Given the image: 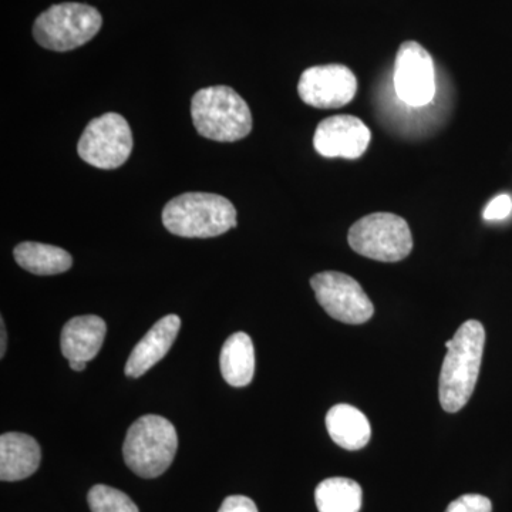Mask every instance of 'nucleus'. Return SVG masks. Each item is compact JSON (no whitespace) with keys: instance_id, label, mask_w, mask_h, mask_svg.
Masks as SVG:
<instances>
[{"instance_id":"1","label":"nucleus","mask_w":512,"mask_h":512,"mask_svg":"<svg viewBox=\"0 0 512 512\" xmlns=\"http://www.w3.org/2000/svg\"><path fill=\"white\" fill-rule=\"evenodd\" d=\"M485 330L478 320H467L456 335L447 340L439 379L441 407L447 413H457L473 396L483 360Z\"/></svg>"},{"instance_id":"2","label":"nucleus","mask_w":512,"mask_h":512,"mask_svg":"<svg viewBox=\"0 0 512 512\" xmlns=\"http://www.w3.org/2000/svg\"><path fill=\"white\" fill-rule=\"evenodd\" d=\"M164 227L183 238H214L237 227V210L228 198L185 192L165 204Z\"/></svg>"},{"instance_id":"3","label":"nucleus","mask_w":512,"mask_h":512,"mask_svg":"<svg viewBox=\"0 0 512 512\" xmlns=\"http://www.w3.org/2000/svg\"><path fill=\"white\" fill-rule=\"evenodd\" d=\"M191 117L200 136L222 143L242 140L252 130L247 101L228 86L198 90L192 97Z\"/></svg>"},{"instance_id":"4","label":"nucleus","mask_w":512,"mask_h":512,"mask_svg":"<svg viewBox=\"0 0 512 512\" xmlns=\"http://www.w3.org/2000/svg\"><path fill=\"white\" fill-rule=\"evenodd\" d=\"M177 450L178 436L173 423L147 414L128 429L123 456L127 467L138 477L156 478L170 468Z\"/></svg>"},{"instance_id":"5","label":"nucleus","mask_w":512,"mask_h":512,"mask_svg":"<svg viewBox=\"0 0 512 512\" xmlns=\"http://www.w3.org/2000/svg\"><path fill=\"white\" fill-rule=\"evenodd\" d=\"M99 10L83 3H60L43 12L33 25L36 42L53 52H69L86 45L100 32Z\"/></svg>"},{"instance_id":"6","label":"nucleus","mask_w":512,"mask_h":512,"mask_svg":"<svg viewBox=\"0 0 512 512\" xmlns=\"http://www.w3.org/2000/svg\"><path fill=\"white\" fill-rule=\"evenodd\" d=\"M348 241L357 254L380 262H399L410 255L413 235L399 215L375 212L350 228Z\"/></svg>"},{"instance_id":"7","label":"nucleus","mask_w":512,"mask_h":512,"mask_svg":"<svg viewBox=\"0 0 512 512\" xmlns=\"http://www.w3.org/2000/svg\"><path fill=\"white\" fill-rule=\"evenodd\" d=\"M133 151V133L127 120L117 113H106L87 124L77 144L84 163L100 170H116Z\"/></svg>"},{"instance_id":"8","label":"nucleus","mask_w":512,"mask_h":512,"mask_svg":"<svg viewBox=\"0 0 512 512\" xmlns=\"http://www.w3.org/2000/svg\"><path fill=\"white\" fill-rule=\"evenodd\" d=\"M319 305L333 319L348 325H360L372 319L375 306L362 286L342 272H320L311 279Z\"/></svg>"},{"instance_id":"9","label":"nucleus","mask_w":512,"mask_h":512,"mask_svg":"<svg viewBox=\"0 0 512 512\" xmlns=\"http://www.w3.org/2000/svg\"><path fill=\"white\" fill-rule=\"evenodd\" d=\"M394 90L403 103L423 107L436 94L433 57L417 42H404L397 52L393 73Z\"/></svg>"},{"instance_id":"10","label":"nucleus","mask_w":512,"mask_h":512,"mask_svg":"<svg viewBox=\"0 0 512 512\" xmlns=\"http://www.w3.org/2000/svg\"><path fill=\"white\" fill-rule=\"evenodd\" d=\"M298 93L303 103L316 109H340L355 99L357 79L343 64L313 66L302 73Z\"/></svg>"},{"instance_id":"11","label":"nucleus","mask_w":512,"mask_h":512,"mask_svg":"<svg viewBox=\"0 0 512 512\" xmlns=\"http://www.w3.org/2000/svg\"><path fill=\"white\" fill-rule=\"evenodd\" d=\"M372 140L369 127L355 116H333L320 121L313 136V147L326 158L362 157Z\"/></svg>"},{"instance_id":"12","label":"nucleus","mask_w":512,"mask_h":512,"mask_svg":"<svg viewBox=\"0 0 512 512\" xmlns=\"http://www.w3.org/2000/svg\"><path fill=\"white\" fill-rule=\"evenodd\" d=\"M181 328V319L177 315L164 316L156 325L148 330L136 348L128 356L124 373L128 377H140L147 373L161 359H164L168 350L173 346Z\"/></svg>"},{"instance_id":"13","label":"nucleus","mask_w":512,"mask_h":512,"mask_svg":"<svg viewBox=\"0 0 512 512\" xmlns=\"http://www.w3.org/2000/svg\"><path fill=\"white\" fill-rule=\"evenodd\" d=\"M42 460L39 443L23 433L0 437V480L22 481L36 473Z\"/></svg>"},{"instance_id":"14","label":"nucleus","mask_w":512,"mask_h":512,"mask_svg":"<svg viewBox=\"0 0 512 512\" xmlns=\"http://www.w3.org/2000/svg\"><path fill=\"white\" fill-rule=\"evenodd\" d=\"M107 325L99 316H76L63 326L60 348L67 360L90 362L100 352Z\"/></svg>"},{"instance_id":"15","label":"nucleus","mask_w":512,"mask_h":512,"mask_svg":"<svg viewBox=\"0 0 512 512\" xmlns=\"http://www.w3.org/2000/svg\"><path fill=\"white\" fill-rule=\"evenodd\" d=\"M330 439L345 450H360L369 443L372 427L365 414L350 404H336L326 414Z\"/></svg>"},{"instance_id":"16","label":"nucleus","mask_w":512,"mask_h":512,"mask_svg":"<svg viewBox=\"0 0 512 512\" xmlns=\"http://www.w3.org/2000/svg\"><path fill=\"white\" fill-rule=\"evenodd\" d=\"M220 366L225 382L234 387H245L255 375V349L245 332L229 336L221 349Z\"/></svg>"},{"instance_id":"17","label":"nucleus","mask_w":512,"mask_h":512,"mask_svg":"<svg viewBox=\"0 0 512 512\" xmlns=\"http://www.w3.org/2000/svg\"><path fill=\"white\" fill-rule=\"evenodd\" d=\"M13 255L19 266L35 275L63 274L73 265V258L69 252L55 245L40 242H22L15 248Z\"/></svg>"},{"instance_id":"18","label":"nucleus","mask_w":512,"mask_h":512,"mask_svg":"<svg viewBox=\"0 0 512 512\" xmlns=\"http://www.w3.org/2000/svg\"><path fill=\"white\" fill-rule=\"evenodd\" d=\"M362 500V487L352 478H326L315 490L319 512H359Z\"/></svg>"},{"instance_id":"19","label":"nucleus","mask_w":512,"mask_h":512,"mask_svg":"<svg viewBox=\"0 0 512 512\" xmlns=\"http://www.w3.org/2000/svg\"><path fill=\"white\" fill-rule=\"evenodd\" d=\"M87 503L92 512H140L127 494L109 485H94L87 494Z\"/></svg>"},{"instance_id":"20","label":"nucleus","mask_w":512,"mask_h":512,"mask_svg":"<svg viewBox=\"0 0 512 512\" xmlns=\"http://www.w3.org/2000/svg\"><path fill=\"white\" fill-rule=\"evenodd\" d=\"M493 504L490 498L480 494L461 495L460 498L448 504L446 512H491Z\"/></svg>"},{"instance_id":"21","label":"nucleus","mask_w":512,"mask_h":512,"mask_svg":"<svg viewBox=\"0 0 512 512\" xmlns=\"http://www.w3.org/2000/svg\"><path fill=\"white\" fill-rule=\"evenodd\" d=\"M511 212L512 198L508 194H501L485 207L483 217L485 221H503L510 217Z\"/></svg>"},{"instance_id":"22","label":"nucleus","mask_w":512,"mask_h":512,"mask_svg":"<svg viewBox=\"0 0 512 512\" xmlns=\"http://www.w3.org/2000/svg\"><path fill=\"white\" fill-rule=\"evenodd\" d=\"M218 512H258L256 504L245 495H231L225 498Z\"/></svg>"},{"instance_id":"23","label":"nucleus","mask_w":512,"mask_h":512,"mask_svg":"<svg viewBox=\"0 0 512 512\" xmlns=\"http://www.w3.org/2000/svg\"><path fill=\"white\" fill-rule=\"evenodd\" d=\"M0 333H2V342H0V357L5 356L6 352V328H5V322H3V319L0 320Z\"/></svg>"},{"instance_id":"24","label":"nucleus","mask_w":512,"mask_h":512,"mask_svg":"<svg viewBox=\"0 0 512 512\" xmlns=\"http://www.w3.org/2000/svg\"><path fill=\"white\" fill-rule=\"evenodd\" d=\"M70 369L74 370V372H83L87 367V362H82V360H70Z\"/></svg>"}]
</instances>
